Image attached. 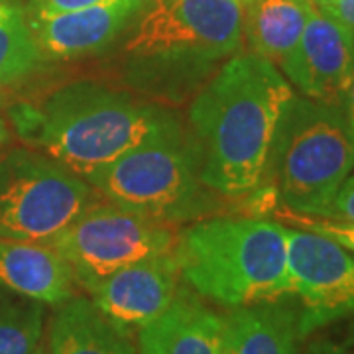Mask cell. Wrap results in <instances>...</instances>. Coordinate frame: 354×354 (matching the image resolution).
Masks as SVG:
<instances>
[{
    "label": "cell",
    "instance_id": "obj_13",
    "mask_svg": "<svg viewBox=\"0 0 354 354\" xmlns=\"http://www.w3.org/2000/svg\"><path fill=\"white\" fill-rule=\"evenodd\" d=\"M138 354H225V317L187 290L138 333Z\"/></svg>",
    "mask_w": 354,
    "mask_h": 354
},
{
    "label": "cell",
    "instance_id": "obj_27",
    "mask_svg": "<svg viewBox=\"0 0 354 354\" xmlns=\"http://www.w3.org/2000/svg\"><path fill=\"white\" fill-rule=\"evenodd\" d=\"M309 2H311L313 6H317V8H321V6H325V4L330 2V0H309Z\"/></svg>",
    "mask_w": 354,
    "mask_h": 354
},
{
    "label": "cell",
    "instance_id": "obj_3",
    "mask_svg": "<svg viewBox=\"0 0 354 354\" xmlns=\"http://www.w3.org/2000/svg\"><path fill=\"white\" fill-rule=\"evenodd\" d=\"M179 276L228 307L291 295L288 228L256 216H213L185 228L174 248Z\"/></svg>",
    "mask_w": 354,
    "mask_h": 354
},
{
    "label": "cell",
    "instance_id": "obj_30",
    "mask_svg": "<svg viewBox=\"0 0 354 354\" xmlns=\"http://www.w3.org/2000/svg\"><path fill=\"white\" fill-rule=\"evenodd\" d=\"M241 2H242V4H244V2H246V0H241Z\"/></svg>",
    "mask_w": 354,
    "mask_h": 354
},
{
    "label": "cell",
    "instance_id": "obj_6",
    "mask_svg": "<svg viewBox=\"0 0 354 354\" xmlns=\"http://www.w3.org/2000/svg\"><path fill=\"white\" fill-rule=\"evenodd\" d=\"M244 46L241 0H148L124 44L128 65L148 79L201 71Z\"/></svg>",
    "mask_w": 354,
    "mask_h": 354
},
{
    "label": "cell",
    "instance_id": "obj_23",
    "mask_svg": "<svg viewBox=\"0 0 354 354\" xmlns=\"http://www.w3.org/2000/svg\"><path fill=\"white\" fill-rule=\"evenodd\" d=\"M113 0H32V14H59L81 10L97 4H106Z\"/></svg>",
    "mask_w": 354,
    "mask_h": 354
},
{
    "label": "cell",
    "instance_id": "obj_20",
    "mask_svg": "<svg viewBox=\"0 0 354 354\" xmlns=\"http://www.w3.org/2000/svg\"><path fill=\"white\" fill-rule=\"evenodd\" d=\"M286 218L293 225H301L305 230H313L319 234L329 236L330 241L341 244L342 248H346L348 252L354 254V225L341 223V221H333L325 216H309V215H297V213H286Z\"/></svg>",
    "mask_w": 354,
    "mask_h": 354
},
{
    "label": "cell",
    "instance_id": "obj_29",
    "mask_svg": "<svg viewBox=\"0 0 354 354\" xmlns=\"http://www.w3.org/2000/svg\"><path fill=\"white\" fill-rule=\"evenodd\" d=\"M6 2H12V0H0V4H6Z\"/></svg>",
    "mask_w": 354,
    "mask_h": 354
},
{
    "label": "cell",
    "instance_id": "obj_28",
    "mask_svg": "<svg viewBox=\"0 0 354 354\" xmlns=\"http://www.w3.org/2000/svg\"><path fill=\"white\" fill-rule=\"evenodd\" d=\"M130 2H132V4H136L138 8H142V6H144V4H146L148 0H130Z\"/></svg>",
    "mask_w": 354,
    "mask_h": 354
},
{
    "label": "cell",
    "instance_id": "obj_11",
    "mask_svg": "<svg viewBox=\"0 0 354 354\" xmlns=\"http://www.w3.org/2000/svg\"><path fill=\"white\" fill-rule=\"evenodd\" d=\"M353 65L354 34L315 6L297 46L279 67L301 95L341 106Z\"/></svg>",
    "mask_w": 354,
    "mask_h": 354
},
{
    "label": "cell",
    "instance_id": "obj_5",
    "mask_svg": "<svg viewBox=\"0 0 354 354\" xmlns=\"http://www.w3.org/2000/svg\"><path fill=\"white\" fill-rule=\"evenodd\" d=\"M114 205L162 223L211 213V191L179 120L158 130L88 181Z\"/></svg>",
    "mask_w": 354,
    "mask_h": 354
},
{
    "label": "cell",
    "instance_id": "obj_8",
    "mask_svg": "<svg viewBox=\"0 0 354 354\" xmlns=\"http://www.w3.org/2000/svg\"><path fill=\"white\" fill-rule=\"evenodd\" d=\"M177 234L169 223L132 213L114 203L88 205L51 244L87 286L124 266L158 254L174 252Z\"/></svg>",
    "mask_w": 354,
    "mask_h": 354
},
{
    "label": "cell",
    "instance_id": "obj_25",
    "mask_svg": "<svg viewBox=\"0 0 354 354\" xmlns=\"http://www.w3.org/2000/svg\"><path fill=\"white\" fill-rule=\"evenodd\" d=\"M341 109L346 113V116L351 118V122L354 124V65L351 75H348V81L344 85V91H342Z\"/></svg>",
    "mask_w": 354,
    "mask_h": 354
},
{
    "label": "cell",
    "instance_id": "obj_17",
    "mask_svg": "<svg viewBox=\"0 0 354 354\" xmlns=\"http://www.w3.org/2000/svg\"><path fill=\"white\" fill-rule=\"evenodd\" d=\"M242 6L250 53L276 65L297 46L315 8L309 0H246Z\"/></svg>",
    "mask_w": 354,
    "mask_h": 354
},
{
    "label": "cell",
    "instance_id": "obj_22",
    "mask_svg": "<svg viewBox=\"0 0 354 354\" xmlns=\"http://www.w3.org/2000/svg\"><path fill=\"white\" fill-rule=\"evenodd\" d=\"M299 354H354V333H346L344 337H317Z\"/></svg>",
    "mask_w": 354,
    "mask_h": 354
},
{
    "label": "cell",
    "instance_id": "obj_18",
    "mask_svg": "<svg viewBox=\"0 0 354 354\" xmlns=\"http://www.w3.org/2000/svg\"><path fill=\"white\" fill-rule=\"evenodd\" d=\"M41 55L26 14L12 2L0 4V87L32 73Z\"/></svg>",
    "mask_w": 354,
    "mask_h": 354
},
{
    "label": "cell",
    "instance_id": "obj_16",
    "mask_svg": "<svg viewBox=\"0 0 354 354\" xmlns=\"http://www.w3.org/2000/svg\"><path fill=\"white\" fill-rule=\"evenodd\" d=\"M51 354H138L130 337L88 297L62 304L50 327Z\"/></svg>",
    "mask_w": 354,
    "mask_h": 354
},
{
    "label": "cell",
    "instance_id": "obj_9",
    "mask_svg": "<svg viewBox=\"0 0 354 354\" xmlns=\"http://www.w3.org/2000/svg\"><path fill=\"white\" fill-rule=\"evenodd\" d=\"M290 291L301 301L299 333L354 317V256L329 236L288 228Z\"/></svg>",
    "mask_w": 354,
    "mask_h": 354
},
{
    "label": "cell",
    "instance_id": "obj_14",
    "mask_svg": "<svg viewBox=\"0 0 354 354\" xmlns=\"http://www.w3.org/2000/svg\"><path fill=\"white\" fill-rule=\"evenodd\" d=\"M73 270L51 242L0 239V286L38 304L62 305L75 295Z\"/></svg>",
    "mask_w": 354,
    "mask_h": 354
},
{
    "label": "cell",
    "instance_id": "obj_21",
    "mask_svg": "<svg viewBox=\"0 0 354 354\" xmlns=\"http://www.w3.org/2000/svg\"><path fill=\"white\" fill-rule=\"evenodd\" d=\"M325 218H333V221H341V223L354 225V171L342 183L339 193L335 195V199H333L330 207L325 213Z\"/></svg>",
    "mask_w": 354,
    "mask_h": 354
},
{
    "label": "cell",
    "instance_id": "obj_2",
    "mask_svg": "<svg viewBox=\"0 0 354 354\" xmlns=\"http://www.w3.org/2000/svg\"><path fill=\"white\" fill-rule=\"evenodd\" d=\"M10 118L28 144L91 181L176 116L127 91L77 81L39 104H18Z\"/></svg>",
    "mask_w": 354,
    "mask_h": 354
},
{
    "label": "cell",
    "instance_id": "obj_7",
    "mask_svg": "<svg viewBox=\"0 0 354 354\" xmlns=\"http://www.w3.org/2000/svg\"><path fill=\"white\" fill-rule=\"evenodd\" d=\"M91 203V183L50 156L0 153V239L51 242Z\"/></svg>",
    "mask_w": 354,
    "mask_h": 354
},
{
    "label": "cell",
    "instance_id": "obj_31",
    "mask_svg": "<svg viewBox=\"0 0 354 354\" xmlns=\"http://www.w3.org/2000/svg\"><path fill=\"white\" fill-rule=\"evenodd\" d=\"M36 354H38V353H36Z\"/></svg>",
    "mask_w": 354,
    "mask_h": 354
},
{
    "label": "cell",
    "instance_id": "obj_24",
    "mask_svg": "<svg viewBox=\"0 0 354 354\" xmlns=\"http://www.w3.org/2000/svg\"><path fill=\"white\" fill-rule=\"evenodd\" d=\"M319 10L337 20L344 28H348L354 34V0H330Z\"/></svg>",
    "mask_w": 354,
    "mask_h": 354
},
{
    "label": "cell",
    "instance_id": "obj_4",
    "mask_svg": "<svg viewBox=\"0 0 354 354\" xmlns=\"http://www.w3.org/2000/svg\"><path fill=\"white\" fill-rule=\"evenodd\" d=\"M354 171V124L337 104L295 95L283 109L264 179L288 211L325 216Z\"/></svg>",
    "mask_w": 354,
    "mask_h": 354
},
{
    "label": "cell",
    "instance_id": "obj_26",
    "mask_svg": "<svg viewBox=\"0 0 354 354\" xmlns=\"http://www.w3.org/2000/svg\"><path fill=\"white\" fill-rule=\"evenodd\" d=\"M8 140V128L4 124V120L0 118V148H2V144Z\"/></svg>",
    "mask_w": 354,
    "mask_h": 354
},
{
    "label": "cell",
    "instance_id": "obj_12",
    "mask_svg": "<svg viewBox=\"0 0 354 354\" xmlns=\"http://www.w3.org/2000/svg\"><path fill=\"white\" fill-rule=\"evenodd\" d=\"M138 10L130 0H113L71 12L32 14L28 22L41 53L71 59L106 48Z\"/></svg>",
    "mask_w": 354,
    "mask_h": 354
},
{
    "label": "cell",
    "instance_id": "obj_10",
    "mask_svg": "<svg viewBox=\"0 0 354 354\" xmlns=\"http://www.w3.org/2000/svg\"><path fill=\"white\" fill-rule=\"evenodd\" d=\"M179 266L174 252L124 266L83 286L88 299L118 329L132 337L164 313L177 295Z\"/></svg>",
    "mask_w": 354,
    "mask_h": 354
},
{
    "label": "cell",
    "instance_id": "obj_1",
    "mask_svg": "<svg viewBox=\"0 0 354 354\" xmlns=\"http://www.w3.org/2000/svg\"><path fill=\"white\" fill-rule=\"evenodd\" d=\"M291 83L276 64L236 53L199 91L189 109L191 146L201 181L242 197L260 187Z\"/></svg>",
    "mask_w": 354,
    "mask_h": 354
},
{
    "label": "cell",
    "instance_id": "obj_19",
    "mask_svg": "<svg viewBox=\"0 0 354 354\" xmlns=\"http://www.w3.org/2000/svg\"><path fill=\"white\" fill-rule=\"evenodd\" d=\"M41 333V304L0 286V354H36Z\"/></svg>",
    "mask_w": 354,
    "mask_h": 354
},
{
    "label": "cell",
    "instance_id": "obj_15",
    "mask_svg": "<svg viewBox=\"0 0 354 354\" xmlns=\"http://www.w3.org/2000/svg\"><path fill=\"white\" fill-rule=\"evenodd\" d=\"M299 309L283 299L232 307L225 317V354H299Z\"/></svg>",
    "mask_w": 354,
    "mask_h": 354
}]
</instances>
